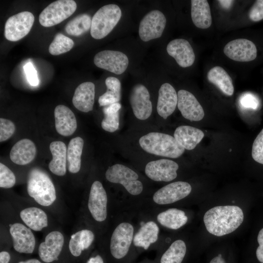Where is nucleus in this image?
<instances>
[{"label": "nucleus", "instance_id": "obj_1", "mask_svg": "<svg viewBox=\"0 0 263 263\" xmlns=\"http://www.w3.org/2000/svg\"><path fill=\"white\" fill-rule=\"evenodd\" d=\"M242 209L236 206H223L208 210L204 216V222L207 231L220 237L236 230L244 221Z\"/></svg>", "mask_w": 263, "mask_h": 263}, {"label": "nucleus", "instance_id": "obj_2", "mask_svg": "<svg viewBox=\"0 0 263 263\" xmlns=\"http://www.w3.org/2000/svg\"><path fill=\"white\" fill-rule=\"evenodd\" d=\"M139 144L149 153L171 158L179 157L185 150L174 137L158 132H150L142 136Z\"/></svg>", "mask_w": 263, "mask_h": 263}, {"label": "nucleus", "instance_id": "obj_3", "mask_svg": "<svg viewBox=\"0 0 263 263\" xmlns=\"http://www.w3.org/2000/svg\"><path fill=\"white\" fill-rule=\"evenodd\" d=\"M134 231L132 225L127 222L120 223L114 228L109 246L110 254L114 263H130Z\"/></svg>", "mask_w": 263, "mask_h": 263}, {"label": "nucleus", "instance_id": "obj_4", "mask_svg": "<svg viewBox=\"0 0 263 263\" xmlns=\"http://www.w3.org/2000/svg\"><path fill=\"white\" fill-rule=\"evenodd\" d=\"M27 188L29 195L40 205L50 206L56 199V189L51 179L39 169L34 168L30 171Z\"/></svg>", "mask_w": 263, "mask_h": 263}, {"label": "nucleus", "instance_id": "obj_5", "mask_svg": "<svg viewBox=\"0 0 263 263\" xmlns=\"http://www.w3.org/2000/svg\"><path fill=\"white\" fill-rule=\"evenodd\" d=\"M122 16L119 7L113 4L101 7L92 19L91 35L96 39L106 37L116 25Z\"/></svg>", "mask_w": 263, "mask_h": 263}, {"label": "nucleus", "instance_id": "obj_6", "mask_svg": "<svg viewBox=\"0 0 263 263\" xmlns=\"http://www.w3.org/2000/svg\"><path fill=\"white\" fill-rule=\"evenodd\" d=\"M106 179L113 183L122 185L129 193L138 195L143 190L142 183L138 174L129 167L120 164L110 167L106 171Z\"/></svg>", "mask_w": 263, "mask_h": 263}, {"label": "nucleus", "instance_id": "obj_7", "mask_svg": "<svg viewBox=\"0 0 263 263\" xmlns=\"http://www.w3.org/2000/svg\"><path fill=\"white\" fill-rule=\"evenodd\" d=\"M76 7V3L73 0L54 1L41 12L39 22L45 27L56 25L70 17L75 11Z\"/></svg>", "mask_w": 263, "mask_h": 263}, {"label": "nucleus", "instance_id": "obj_8", "mask_svg": "<svg viewBox=\"0 0 263 263\" xmlns=\"http://www.w3.org/2000/svg\"><path fill=\"white\" fill-rule=\"evenodd\" d=\"M35 18L28 11H23L9 17L5 24L4 36L11 41H17L26 36L30 31Z\"/></svg>", "mask_w": 263, "mask_h": 263}, {"label": "nucleus", "instance_id": "obj_9", "mask_svg": "<svg viewBox=\"0 0 263 263\" xmlns=\"http://www.w3.org/2000/svg\"><path fill=\"white\" fill-rule=\"evenodd\" d=\"M166 18L160 11L154 10L147 13L141 20L139 26V35L145 42L159 38L166 24Z\"/></svg>", "mask_w": 263, "mask_h": 263}, {"label": "nucleus", "instance_id": "obj_10", "mask_svg": "<svg viewBox=\"0 0 263 263\" xmlns=\"http://www.w3.org/2000/svg\"><path fill=\"white\" fill-rule=\"evenodd\" d=\"M94 62L97 67L116 75L123 73L129 64L128 56L117 51L103 50L97 53Z\"/></svg>", "mask_w": 263, "mask_h": 263}, {"label": "nucleus", "instance_id": "obj_11", "mask_svg": "<svg viewBox=\"0 0 263 263\" xmlns=\"http://www.w3.org/2000/svg\"><path fill=\"white\" fill-rule=\"evenodd\" d=\"M191 189L190 185L186 182H174L157 190L153 194L152 199L159 205L170 204L188 196Z\"/></svg>", "mask_w": 263, "mask_h": 263}, {"label": "nucleus", "instance_id": "obj_12", "mask_svg": "<svg viewBox=\"0 0 263 263\" xmlns=\"http://www.w3.org/2000/svg\"><path fill=\"white\" fill-rule=\"evenodd\" d=\"M108 197L102 183L95 181L92 184L88 201L89 210L94 220L104 222L107 217Z\"/></svg>", "mask_w": 263, "mask_h": 263}, {"label": "nucleus", "instance_id": "obj_13", "mask_svg": "<svg viewBox=\"0 0 263 263\" xmlns=\"http://www.w3.org/2000/svg\"><path fill=\"white\" fill-rule=\"evenodd\" d=\"M179 166L175 162L168 159H161L149 162L146 166V176L156 182H170L175 179Z\"/></svg>", "mask_w": 263, "mask_h": 263}, {"label": "nucleus", "instance_id": "obj_14", "mask_svg": "<svg viewBox=\"0 0 263 263\" xmlns=\"http://www.w3.org/2000/svg\"><path fill=\"white\" fill-rule=\"evenodd\" d=\"M129 100L133 113L137 119L144 120L150 116L152 104L149 92L144 85H135L131 90Z\"/></svg>", "mask_w": 263, "mask_h": 263}, {"label": "nucleus", "instance_id": "obj_15", "mask_svg": "<svg viewBox=\"0 0 263 263\" xmlns=\"http://www.w3.org/2000/svg\"><path fill=\"white\" fill-rule=\"evenodd\" d=\"M224 52L233 60L248 62L256 58L257 50L255 45L251 41L238 38L228 42L224 47Z\"/></svg>", "mask_w": 263, "mask_h": 263}, {"label": "nucleus", "instance_id": "obj_16", "mask_svg": "<svg viewBox=\"0 0 263 263\" xmlns=\"http://www.w3.org/2000/svg\"><path fill=\"white\" fill-rule=\"evenodd\" d=\"M9 231L13 239V247L16 251L26 254L33 253L36 240L29 228L22 224L16 223L11 225Z\"/></svg>", "mask_w": 263, "mask_h": 263}, {"label": "nucleus", "instance_id": "obj_17", "mask_svg": "<svg viewBox=\"0 0 263 263\" xmlns=\"http://www.w3.org/2000/svg\"><path fill=\"white\" fill-rule=\"evenodd\" d=\"M177 96V107L185 118L191 121H199L204 118V110L192 93L180 90Z\"/></svg>", "mask_w": 263, "mask_h": 263}, {"label": "nucleus", "instance_id": "obj_18", "mask_svg": "<svg viewBox=\"0 0 263 263\" xmlns=\"http://www.w3.org/2000/svg\"><path fill=\"white\" fill-rule=\"evenodd\" d=\"M64 243V236L60 232L53 231L49 233L38 247V253L40 259L47 263L56 260L61 252Z\"/></svg>", "mask_w": 263, "mask_h": 263}, {"label": "nucleus", "instance_id": "obj_19", "mask_svg": "<svg viewBox=\"0 0 263 263\" xmlns=\"http://www.w3.org/2000/svg\"><path fill=\"white\" fill-rule=\"evenodd\" d=\"M167 51L180 67H189L194 62L195 56L193 48L186 39L177 38L170 41L167 45Z\"/></svg>", "mask_w": 263, "mask_h": 263}, {"label": "nucleus", "instance_id": "obj_20", "mask_svg": "<svg viewBox=\"0 0 263 263\" xmlns=\"http://www.w3.org/2000/svg\"><path fill=\"white\" fill-rule=\"evenodd\" d=\"M177 101V94L173 87L168 83L163 84L158 92L157 113L166 119L175 111Z\"/></svg>", "mask_w": 263, "mask_h": 263}, {"label": "nucleus", "instance_id": "obj_21", "mask_svg": "<svg viewBox=\"0 0 263 263\" xmlns=\"http://www.w3.org/2000/svg\"><path fill=\"white\" fill-rule=\"evenodd\" d=\"M56 132L64 136L74 133L77 128L76 119L74 113L63 105L57 106L54 111Z\"/></svg>", "mask_w": 263, "mask_h": 263}, {"label": "nucleus", "instance_id": "obj_22", "mask_svg": "<svg viewBox=\"0 0 263 263\" xmlns=\"http://www.w3.org/2000/svg\"><path fill=\"white\" fill-rule=\"evenodd\" d=\"M95 86L91 82L79 84L75 89L72 102L79 111L88 113L93 110L94 101Z\"/></svg>", "mask_w": 263, "mask_h": 263}, {"label": "nucleus", "instance_id": "obj_23", "mask_svg": "<svg viewBox=\"0 0 263 263\" xmlns=\"http://www.w3.org/2000/svg\"><path fill=\"white\" fill-rule=\"evenodd\" d=\"M36 154V147L31 140L23 139L17 142L10 152L11 160L14 163L24 165L30 163Z\"/></svg>", "mask_w": 263, "mask_h": 263}, {"label": "nucleus", "instance_id": "obj_24", "mask_svg": "<svg viewBox=\"0 0 263 263\" xmlns=\"http://www.w3.org/2000/svg\"><path fill=\"white\" fill-rule=\"evenodd\" d=\"M204 136L200 129L189 126H180L175 130L174 137L178 143L187 150L194 149Z\"/></svg>", "mask_w": 263, "mask_h": 263}, {"label": "nucleus", "instance_id": "obj_25", "mask_svg": "<svg viewBox=\"0 0 263 263\" xmlns=\"http://www.w3.org/2000/svg\"><path fill=\"white\" fill-rule=\"evenodd\" d=\"M159 228L153 221L145 223L134 235L133 244L138 248L148 250L158 239Z\"/></svg>", "mask_w": 263, "mask_h": 263}, {"label": "nucleus", "instance_id": "obj_26", "mask_svg": "<svg viewBox=\"0 0 263 263\" xmlns=\"http://www.w3.org/2000/svg\"><path fill=\"white\" fill-rule=\"evenodd\" d=\"M53 158L49 164V169L55 175L63 176L66 172L67 147L61 141H54L50 145Z\"/></svg>", "mask_w": 263, "mask_h": 263}, {"label": "nucleus", "instance_id": "obj_27", "mask_svg": "<svg viewBox=\"0 0 263 263\" xmlns=\"http://www.w3.org/2000/svg\"><path fill=\"white\" fill-rule=\"evenodd\" d=\"M191 17L197 27L203 29L209 28L211 25L212 18L207 0H191Z\"/></svg>", "mask_w": 263, "mask_h": 263}, {"label": "nucleus", "instance_id": "obj_28", "mask_svg": "<svg viewBox=\"0 0 263 263\" xmlns=\"http://www.w3.org/2000/svg\"><path fill=\"white\" fill-rule=\"evenodd\" d=\"M23 222L30 229L39 231L48 225V217L46 213L37 207L26 208L20 212Z\"/></svg>", "mask_w": 263, "mask_h": 263}, {"label": "nucleus", "instance_id": "obj_29", "mask_svg": "<svg viewBox=\"0 0 263 263\" xmlns=\"http://www.w3.org/2000/svg\"><path fill=\"white\" fill-rule=\"evenodd\" d=\"M208 80L217 86L225 94L231 96L234 93L232 79L221 67L211 68L207 74Z\"/></svg>", "mask_w": 263, "mask_h": 263}, {"label": "nucleus", "instance_id": "obj_30", "mask_svg": "<svg viewBox=\"0 0 263 263\" xmlns=\"http://www.w3.org/2000/svg\"><path fill=\"white\" fill-rule=\"evenodd\" d=\"M185 212L176 208H171L159 213L157 216L158 222L163 226L176 230L188 222Z\"/></svg>", "mask_w": 263, "mask_h": 263}, {"label": "nucleus", "instance_id": "obj_31", "mask_svg": "<svg viewBox=\"0 0 263 263\" xmlns=\"http://www.w3.org/2000/svg\"><path fill=\"white\" fill-rule=\"evenodd\" d=\"M94 239V234L89 229H82L71 236L69 243L71 253L75 257L79 256L82 251L88 249Z\"/></svg>", "mask_w": 263, "mask_h": 263}, {"label": "nucleus", "instance_id": "obj_32", "mask_svg": "<svg viewBox=\"0 0 263 263\" xmlns=\"http://www.w3.org/2000/svg\"><path fill=\"white\" fill-rule=\"evenodd\" d=\"M84 141L80 137L72 139L67 150V163L69 171L73 173L78 172L81 167V156Z\"/></svg>", "mask_w": 263, "mask_h": 263}, {"label": "nucleus", "instance_id": "obj_33", "mask_svg": "<svg viewBox=\"0 0 263 263\" xmlns=\"http://www.w3.org/2000/svg\"><path fill=\"white\" fill-rule=\"evenodd\" d=\"M186 252L185 242L182 240H176L159 257L157 263H182Z\"/></svg>", "mask_w": 263, "mask_h": 263}, {"label": "nucleus", "instance_id": "obj_34", "mask_svg": "<svg viewBox=\"0 0 263 263\" xmlns=\"http://www.w3.org/2000/svg\"><path fill=\"white\" fill-rule=\"evenodd\" d=\"M121 105L119 102L105 106L103 112L104 118L101 122V127L105 131L113 132L117 130L119 126V110Z\"/></svg>", "mask_w": 263, "mask_h": 263}, {"label": "nucleus", "instance_id": "obj_35", "mask_svg": "<svg viewBox=\"0 0 263 263\" xmlns=\"http://www.w3.org/2000/svg\"><path fill=\"white\" fill-rule=\"evenodd\" d=\"M91 23L92 19L89 15L80 14L66 24L65 30L69 35L79 36L91 29Z\"/></svg>", "mask_w": 263, "mask_h": 263}, {"label": "nucleus", "instance_id": "obj_36", "mask_svg": "<svg viewBox=\"0 0 263 263\" xmlns=\"http://www.w3.org/2000/svg\"><path fill=\"white\" fill-rule=\"evenodd\" d=\"M73 40L61 33L57 34L49 47V52L52 55L57 56L65 53L72 49Z\"/></svg>", "mask_w": 263, "mask_h": 263}, {"label": "nucleus", "instance_id": "obj_37", "mask_svg": "<svg viewBox=\"0 0 263 263\" xmlns=\"http://www.w3.org/2000/svg\"><path fill=\"white\" fill-rule=\"evenodd\" d=\"M16 183V177L12 171L2 163H0V187L9 188Z\"/></svg>", "mask_w": 263, "mask_h": 263}, {"label": "nucleus", "instance_id": "obj_38", "mask_svg": "<svg viewBox=\"0 0 263 263\" xmlns=\"http://www.w3.org/2000/svg\"><path fill=\"white\" fill-rule=\"evenodd\" d=\"M252 156L255 161L263 164V129L253 142Z\"/></svg>", "mask_w": 263, "mask_h": 263}, {"label": "nucleus", "instance_id": "obj_39", "mask_svg": "<svg viewBox=\"0 0 263 263\" xmlns=\"http://www.w3.org/2000/svg\"><path fill=\"white\" fill-rule=\"evenodd\" d=\"M15 131L14 124L7 119L0 118V141L8 139L14 134Z\"/></svg>", "mask_w": 263, "mask_h": 263}, {"label": "nucleus", "instance_id": "obj_40", "mask_svg": "<svg viewBox=\"0 0 263 263\" xmlns=\"http://www.w3.org/2000/svg\"><path fill=\"white\" fill-rule=\"evenodd\" d=\"M241 106L245 109L256 110L258 108L259 102L257 97L250 93H244L240 98Z\"/></svg>", "mask_w": 263, "mask_h": 263}, {"label": "nucleus", "instance_id": "obj_41", "mask_svg": "<svg viewBox=\"0 0 263 263\" xmlns=\"http://www.w3.org/2000/svg\"><path fill=\"white\" fill-rule=\"evenodd\" d=\"M121 94H117L112 91H107L98 99L100 106H106L118 102L120 99Z\"/></svg>", "mask_w": 263, "mask_h": 263}, {"label": "nucleus", "instance_id": "obj_42", "mask_svg": "<svg viewBox=\"0 0 263 263\" xmlns=\"http://www.w3.org/2000/svg\"><path fill=\"white\" fill-rule=\"evenodd\" d=\"M249 18L253 21H259L263 19V0H258L251 8Z\"/></svg>", "mask_w": 263, "mask_h": 263}, {"label": "nucleus", "instance_id": "obj_43", "mask_svg": "<svg viewBox=\"0 0 263 263\" xmlns=\"http://www.w3.org/2000/svg\"><path fill=\"white\" fill-rule=\"evenodd\" d=\"M23 69L29 84L33 86H37L39 80L37 71L32 63L28 62L24 66Z\"/></svg>", "mask_w": 263, "mask_h": 263}, {"label": "nucleus", "instance_id": "obj_44", "mask_svg": "<svg viewBox=\"0 0 263 263\" xmlns=\"http://www.w3.org/2000/svg\"><path fill=\"white\" fill-rule=\"evenodd\" d=\"M107 90L121 94V83L119 80L115 77L110 76L105 80Z\"/></svg>", "mask_w": 263, "mask_h": 263}, {"label": "nucleus", "instance_id": "obj_45", "mask_svg": "<svg viewBox=\"0 0 263 263\" xmlns=\"http://www.w3.org/2000/svg\"><path fill=\"white\" fill-rule=\"evenodd\" d=\"M257 241L259 245L256 249V257L260 263H263V228L259 232Z\"/></svg>", "mask_w": 263, "mask_h": 263}, {"label": "nucleus", "instance_id": "obj_46", "mask_svg": "<svg viewBox=\"0 0 263 263\" xmlns=\"http://www.w3.org/2000/svg\"><path fill=\"white\" fill-rule=\"evenodd\" d=\"M86 263H104V261L100 255L97 254L90 257Z\"/></svg>", "mask_w": 263, "mask_h": 263}, {"label": "nucleus", "instance_id": "obj_47", "mask_svg": "<svg viewBox=\"0 0 263 263\" xmlns=\"http://www.w3.org/2000/svg\"><path fill=\"white\" fill-rule=\"evenodd\" d=\"M10 255L7 251H2L0 253V263H9Z\"/></svg>", "mask_w": 263, "mask_h": 263}, {"label": "nucleus", "instance_id": "obj_48", "mask_svg": "<svg viewBox=\"0 0 263 263\" xmlns=\"http://www.w3.org/2000/svg\"><path fill=\"white\" fill-rule=\"evenodd\" d=\"M218 2L221 4V5L224 8H229L232 4H233L234 1L233 0H218Z\"/></svg>", "mask_w": 263, "mask_h": 263}, {"label": "nucleus", "instance_id": "obj_49", "mask_svg": "<svg viewBox=\"0 0 263 263\" xmlns=\"http://www.w3.org/2000/svg\"><path fill=\"white\" fill-rule=\"evenodd\" d=\"M209 263H225V262L222 257V255L219 254L218 256L213 258Z\"/></svg>", "mask_w": 263, "mask_h": 263}, {"label": "nucleus", "instance_id": "obj_50", "mask_svg": "<svg viewBox=\"0 0 263 263\" xmlns=\"http://www.w3.org/2000/svg\"><path fill=\"white\" fill-rule=\"evenodd\" d=\"M18 263H42L39 260L36 259H31L25 261H21Z\"/></svg>", "mask_w": 263, "mask_h": 263}]
</instances>
